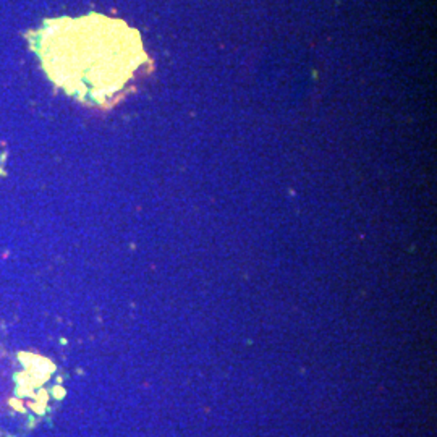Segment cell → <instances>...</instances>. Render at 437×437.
<instances>
[{
    "instance_id": "obj_1",
    "label": "cell",
    "mask_w": 437,
    "mask_h": 437,
    "mask_svg": "<svg viewBox=\"0 0 437 437\" xmlns=\"http://www.w3.org/2000/svg\"><path fill=\"white\" fill-rule=\"evenodd\" d=\"M29 39L44 72L58 87L100 107L117 102L149 63L136 29L97 13L45 21Z\"/></svg>"
}]
</instances>
